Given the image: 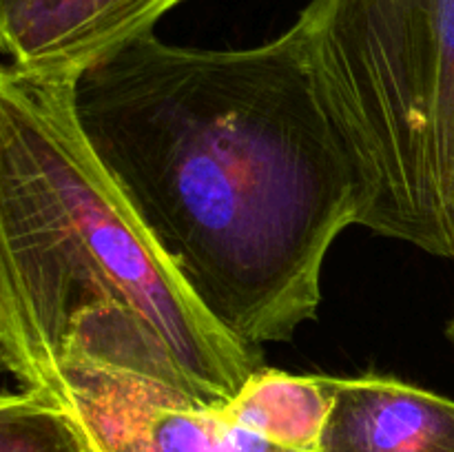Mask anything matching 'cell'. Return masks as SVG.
Here are the masks:
<instances>
[{
    "mask_svg": "<svg viewBox=\"0 0 454 452\" xmlns=\"http://www.w3.org/2000/svg\"><path fill=\"white\" fill-rule=\"evenodd\" d=\"M84 140L207 313L239 341L317 317L362 186L300 27L248 49L146 34L74 80Z\"/></svg>",
    "mask_w": 454,
    "mask_h": 452,
    "instance_id": "1",
    "label": "cell"
},
{
    "mask_svg": "<svg viewBox=\"0 0 454 452\" xmlns=\"http://www.w3.org/2000/svg\"><path fill=\"white\" fill-rule=\"evenodd\" d=\"M67 355L151 377L207 408L238 397L262 348L191 292L102 168L74 80L0 69V357L25 388Z\"/></svg>",
    "mask_w": 454,
    "mask_h": 452,
    "instance_id": "2",
    "label": "cell"
},
{
    "mask_svg": "<svg viewBox=\"0 0 454 452\" xmlns=\"http://www.w3.org/2000/svg\"><path fill=\"white\" fill-rule=\"evenodd\" d=\"M295 25L357 171L359 226L454 261V0H310Z\"/></svg>",
    "mask_w": 454,
    "mask_h": 452,
    "instance_id": "3",
    "label": "cell"
},
{
    "mask_svg": "<svg viewBox=\"0 0 454 452\" xmlns=\"http://www.w3.org/2000/svg\"><path fill=\"white\" fill-rule=\"evenodd\" d=\"M31 388L74 419L91 452H295L171 386L67 355Z\"/></svg>",
    "mask_w": 454,
    "mask_h": 452,
    "instance_id": "4",
    "label": "cell"
},
{
    "mask_svg": "<svg viewBox=\"0 0 454 452\" xmlns=\"http://www.w3.org/2000/svg\"><path fill=\"white\" fill-rule=\"evenodd\" d=\"M184 0H20L0 16L4 66L34 78H71L153 34Z\"/></svg>",
    "mask_w": 454,
    "mask_h": 452,
    "instance_id": "5",
    "label": "cell"
},
{
    "mask_svg": "<svg viewBox=\"0 0 454 452\" xmlns=\"http://www.w3.org/2000/svg\"><path fill=\"white\" fill-rule=\"evenodd\" d=\"M319 452H454V399L393 377H324Z\"/></svg>",
    "mask_w": 454,
    "mask_h": 452,
    "instance_id": "6",
    "label": "cell"
},
{
    "mask_svg": "<svg viewBox=\"0 0 454 452\" xmlns=\"http://www.w3.org/2000/svg\"><path fill=\"white\" fill-rule=\"evenodd\" d=\"M222 412L242 428L295 452H319L324 425L331 412L324 375H291L262 368L222 406Z\"/></svg>",
    "mask_w": 454,
    "mask_h": 452,
    "instance_id": "7",
    "label": "cell"
},
{
    "mask_svg": "<svg viewBox=\"0 0 454 452\" xmlns=\"http://www.w3.org/2000/svg\"><path fill=\"white\" fill-rule=\"evenodd\" d=\"M0 452H91L69 415L38 388L0 399Z\"/></svg>",
    "mask_w": 454,
    "mask_h": 452,
    "instance_id": "8",
    "label": "cell"
},
{
    "mask_svg": "<svg viewBox=\"0 0 454 452\" xmlns=\"http://www.w3.org/2000/svg\"><path fill=\"white\" fill-rule=\"evenodd\" d=\"M18 3H20V0H0V16H4V13L12 12Z\"/></svg>",
    "mask_w": 454,
    "mask_h": 452,
    "instance_id": "9",
    "label": "cell"
},
{
    "mask_svg": "<svg viewBox=\"0 0 454 452\" xmlns=\"http://www.w3.org/2000/svg\"><path fill=\"white\" fill-rule=\"evenodd\" d=\"M448 339H450L452 344H454V313H452V317H450V323H448Z\"/></svg>",
    "mask_w": 454,
    "mask_h": 452,
    "instance_id": "10",
    "label": "cell"
}]
</instances>
